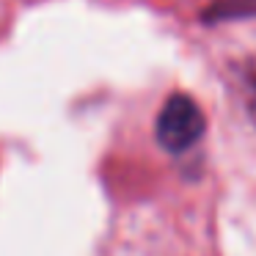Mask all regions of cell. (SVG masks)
I'll use <instances>...</instances> for the list:
<instances>
[{
  "mask_svg": "<svg viewBox=\"0 0 256 256\" xmlns=\"http://www.w3.org/2000/svg\"><path fill=\"white\" fill-rule=\"evenodd\" d=\"M206 118L198 102L188 94H171L157 116V140L168 152H188L204 135Z\"/></svg>",
  "mask_w": 256,
  "mask_h": 256,
  "instance_id": "cell-1",
  "label": "cell"
},
{
  "mask_svg": "<svg viewBox=\"0 0 256 256\" xmlns=\"http://www.w3.org/2000/svg\"><path fill=\"white\" fill-rule=\"evenodd\" d=\"M240 86H242L245 105H248L250 118L256 122V58H248V61L240 66Z\"/></svg>",
  "mask_w": 256,
  "mask_h": 256,
  "instance_id": "cell-2",
  "label": "cell"
}]
</instances>
